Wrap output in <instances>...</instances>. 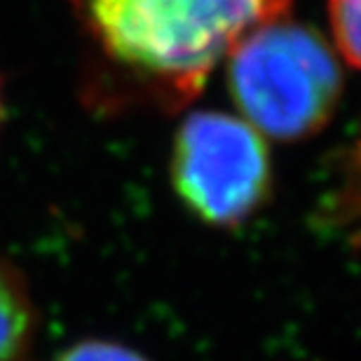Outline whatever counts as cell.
I'll use <instances>...</instances> for the list:
<instances>
[{
	"label": "cell",
	"mask_w": 361,
	"mask_h": 361,
	"mask_svg": "<svg viewBox=\"0 0 361 361\" xmlns=\"http://www.w3.org/2000/svg\"><path fill=\"white\" fill-rule=\"evenodd\" d=\"M38 307L26 277L0 254V361H31Z\"/></svg>",
	"instance_id": "277c9868"
},
{
	"label": "cell",
	"mask_w": 361,
	"mask_h": 361,
	"mask_svg": "<svg viewBox=\"0 0 361 361\" xmlns=\"http://www.w3.org/2000/svg\"><path fill=\"white\" fill-rule=\"evenodd\" d=\"M115 75L162 106L197 97L244 35L281 19L291 0H68Z\"/></svg>",
	"instance_id": "6da1fadb"
},
{
	"label": "cell",
	"mask_w": 361,
	"mask_h": 361,
	"mask_svg": "<svg viewBox=\"0 0 361 361\" xmlns=\"http://www.w3.org/2000/svg\"><path fill=\"white\" fill-rule=\"evenodd\" d=\"M171 178L185 207L212 226H237L261 207L270 188L263 134L226 113H192L178 127Z\"/></svg>",
	"instance_id": "3957f363"
},
{
	"label": "cell",
	"mask_w": 361,
	"mask_h": 361,
	"mask_svg": "<svg viewBox=\"0 0 361 361\" xmlns=\"http://www.w3.org/2000/svg\"><path fill=\"white\" fill-rule=\"evenodd\" d=\"M0 122H3V92H0Z\"/></svg>",
	"instance_id": "52a82bcc"
},
{
	"label": "cell",
	"mask_w": 361,
	"mask_h": 361,
	"mask_svg": "<svg viewBox=\"0 0 361 361\" xmlns=\"http://www.w3.org/2000/svg\"><path fill=\"white\" fill-rule=\"evenodd\" d=\"M329 21L338 52L361 68V0H329Z\"/></svg>",
	"instance_id": "5b68a950"
},
{
	"label": "cell",
	"mask_w": 361,
	"mask_h": 361,
	"mask_svg": "<svg viewBox=\"0 0 361 361\" xmlns=\"http://www.w3.org/2000/svg\"><path fill=\"white\" fill-rule=\"evenodd\" d=\"M228 87L251 127L295 141L326 125L343 75L334 49L310 26L272 19L228 54Z\"/></svg>",
	"instance_id": "7a4b0ae2"
},
{
	"label": "cell",
	"mask_w": 361,
	"mask_h": 361,
	"mask_svg": "<svg viewBox=\"0 0 361 361\" xmlns=\"http://www.w3.org/2000/svg\"><path fill=\"white\" fill-rule=\"evenodd\" d=\"M59 361H146L139 352L108 341H85L68 348Z\"/></svg>",
	"instance_id": "8992f818"
}]
</instances>
